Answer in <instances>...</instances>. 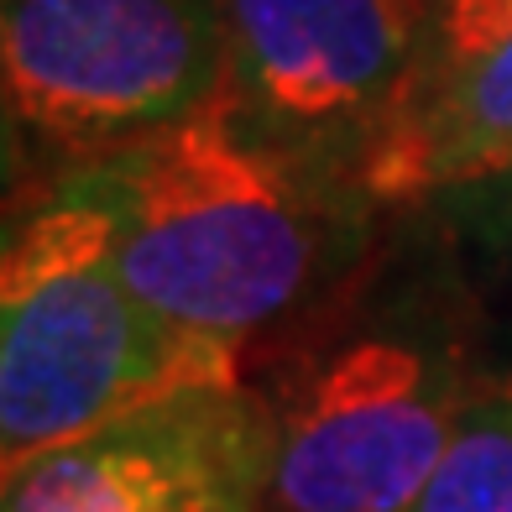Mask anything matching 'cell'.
I'll use <instances>...</instances> for the list:
<instances>
[{"label": "cell", "mask_w": 512, "mask_h": 512, "mask_svg": "<svg viewBox=\"0 0 512 512\" xmlns=\"http://www.w3.org/2000/svg\"><path fill=\"white\" fill-rule=\"evenodd\" d=\"M74 183L115 230L131 293L194 335L246 340L309 293L324 215L304 173L220 89Z\"/></svg>", "instance_id": "6da1fadb"}, {"label": "cell", "mask_w": 512, "mask_h": 512, "mask_svg": "<svg viewBox=\"0 0 512 512\" xmlns=\"http://www.w3.org/2000/svg\"><path fill=\"white\" fill-rule=\"evenodd\" d=\"M209 387H241V345L142 304L115 262L110 215L74 178L11 230L0 262L6 471Z\"/></svg>", "instance_id": "7a4b0ae2"}, {"label": "cell", "mask_w": 512, "mask_h": 512, "mask_svg": "<svg viewBox=\"0 0 512 512\" xmlns=\"http://www.w3.org/2000/svg\"><path fill=\"white\" fill-rule=\"evenodd\" d=\"M225 89L220 0H0L6 131L95 168Z\"/></svg>", "instance_id": "3957f363"}, {"label": "cell", "mask_w": 512, "mask_h": 512, "mask_svg": "<svg viewBox=\"0 0 512 512\" xmlns=\"http://www.w3.org/2000/svg\"><path fill=\"white\" fill-rule=\"evenodd\" d=\"M471 413L460 371L418 340L361 335L277 408V512H403Z\"/></svg>", "instance_id": "277c9868"}, {"label": "cell", "mask_w": 512, "mask_h": 512, "mask_svg": "<svg viewBox=\"0 0 512 512\" xmlns=\"http://www.w3.org/2000/svg\"><path fill=\"white\" fill-rule=\"evenodd\" d=\"M434 0H220L225 89L277 147H361Z\"/></svg>", "instance_id": "5b68a950"}, {"label": "cell", "mask_w": 512, "mask_h": 512, "mask_svg": "<svg viewBox=\"0 0 512 512\" xmlns=\"http://www.w3.org/2000/svg\"><path fill=\"white\" fill-rule=\"evenodd\" d=\"M272 455L277 413L209 387L6 471V512H262Z\"/></svg>", "instance_id": "8992f818"}, {"label": "cell", "mask_w": 512, "mask_h": 512, "mask_svg": "<svg viewBox=\"0 0 512 512\" xmlns=\"http://www.w3.org/2000/svg\"><path fill=\"white\" fill-rule=\"evenodd\" d=\"M512 178V0H434L392 100L356 147L371 199Z\"/></svg>", "instance_id": "52a82bcc"}, {"label": "cell", "mask_w": 512, "mask_h": 512, "mask_svg": "<svg viewBox=\"0 0 512 512\" xmlns=\"http://www.w3.org/2000/svg\"><path fill=\"white\" fill-rule=\"evenodd\" d=\"M403 512H512V398L471 403L445 460Z\"/></svg>", "instance_id": "ba28073f"}]
</instances>
